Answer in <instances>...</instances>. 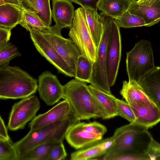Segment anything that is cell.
I'll return each mask as SVG.
<instances>
[{
    "label": "cell",
    "mask_w": 160,
    "mask_h": 160,
    "mask_svg": "<svg viewBox=\"0 0 160 160\" xmlns=\"http://www.w3.org/2000/svg\"><path fill=\"white\" fill-rule=\"evenodd\" d=\"M148 127L133 123L116 130L114 143L104 155L109 160H152L151 146L154 140Z\"/></svg>",
    "instance_id": "1"
},
{
    "label": "cell",
    "mask_w": 160,
    "mask_h": 160,
    "mask_svg": "<svg viewBox=\"0 0 160 160\" xmlns=\"http://www.w3.org/2000/svg\"><path fill=\"white\" fill-rule=\"evenodd\" d=\"M120 93L130 106L136 123L149 128L160 122V108L138 82L124 81Z\"/></svg>",
    "instance_id": "2"
},
{
    "label": "cell",
    "mask_w": 160,
    "mask_h": 160,
    "mask_svg": "<svg viewBox=\"0 0 160 160\" xmlns=\"http://www.w3.org/2000/svg\"><path fill=\"white\" fill-rule=\"evenodd\" d=\"M37 80L17 66L0 67V98L1 99H22L37 92Z\"/></svg>",
    "instance_id": "3"
},
{
    "label": "cell",
    "mask_w": 160,
    "mask_h": 160,
    "mask_svg": "<svg viewBox=\"0 0 160 160\" xmlns=\"http://www.w3.org/2000/svg\"><path fill=\"white\" fill-rule=\"evenodd\" d=\"M63 87L62 98L68 101L80 121L99 118L103 119L102 109L85 82L75 78Z\"/></svg>",
    "instance_id": "4"
},
{
    "label": "cell",
    "mask_w": 160,
    "mask_h": 160,
    "mask_svg": "<svg viewBox=\"0 0 160 160\" xmlns=\"http://www.w3.org/2000/svg\"><path fill=\"white\" fill-rule=\"evenodd\" d=\"M126 65L128 81L138 82L155 67L151 43L145 39L136 43L133 48L127 52Z\"/></svg>",
    "instance_id": "5"
},
{
    "label": "cell",
    "mask_w": 160,
    "mask_h": 160,
    "mask_svg": "<svg viewBox=\"0 0 160 160\" xmlns=\"http://www.w3.org/2000/svg\"><path fill=\"white\" fill-rule=\"evenodd\" d=\"M100 15L103 23V33L97 48V58L96 61L93 64L92 74L89 83L100 90L111 94L106 72L107 51L114 19L102 12L100 13Z\"/></svg>",
    "instance_id": "6"
},
{
    "label": "cell",
    "mask_w": 160,
    "mask_h": 160,
    "mask_svg": "<svg viewBox=\"0 0 160 160\" xmlns=\"http://www.w3.org/2000/svg\"><path fill=\"white\" fill-rule=\"evenodd\" d=\"M68 35L81 54L93 64L96 61L97 48L92 37L82 7L75 10Z\"/></svg>",
    "instance_id": "7"
},
{
    "label": "cell",
    "mask_w": 160,
    "mask_h": 160,
    "mask_svg": "<svg viewBox=\"0 0 160 160\" xmlns=\"http://www.w3.org/2000/svg\"><path fill=\"white\" fill-rule=\"evenodd\" d=\"M40 107L39 100L35 95L22 99L15 103L9 114L8 128L13 131L23 129L27 123L36 117Z\"/></svg>",
    "instance_id": "8"
},
{
    "label": "cell",
    "mask_w": 160,
    "mask_h": 160,
    "mask_svg": "<svg viewBox=\"0 0 160 160\" xmlns=\"http://www.w3.org/2000/svg\"><path fill=\"white\" fill-rule=\"evenodd\" d=\"M121 38L119 27L114 19L107 51L106 72L108 84L110 87L115 82L121 59Z\"/></svg>",
    "instance_id": "9"
},
{
    "label": "cell",
    "mask_w": 160,
    "mask_h": 160,
    "mask_svg": "<svg viewBox=\"0 0 160 160\" xmlns=\"http://www.w3.org/2000/svg\"><path fill=\"white\" fill-rule=\"evenodd\" d=\"M31 38L37 51L57 69L58 73L75 77V75L53 46L40 32L31 31Z\"/></svg>",
    "instance_id": "10"
},
{
    "label": "cell",
    "mask_w": 160,
    "mask_h": 160,
    "mask_svg": "<svg viewBox=\"0 0 160 160\" xmlns=\"http://www.w3.org/2000/svg\"><path fill=\"white\" fill-rule=\"evenodd\" d=\"M61 121L41 129L30 130L24 137L14 143V146L18 155V160L20 158L36 147L50 141H54V134Z\"/></svg>",
    "instance_id": "11"
},
{
    "label": "cell",
    "mask_w": 160,
    "mask_h": 160,
    "mask_svg": "<svg viewBox=\"0 0 160 160\" xmlns=\"http://www.w3.org/2000/svg\"><path fill=\"white\" fill-rule=\"evenodd\" d=\"M41 33L76 75L78 58L81 54L72 40L51 32Z\"/></svg>",
    "instance_id": "12"
},
{
    "label": "cell",
    "mask_w": 160,
    "mask_h": 160,
    "mask_svg": "<svg viewBox=\"0 0 160 160\" xmlns=\"http://www.w3.org/2000/svg\"><path fill=\"white\" fill-rule=\"evenodd\" d=\"M41 99L48 106H52L62 98L64 87L55 75L46 71L38 77V88Z\"/></svg>",
    "instance_id": "13"
},
{
    "label": "cell",
    "mask_w": 160,
    "mask_h": 160,
    "mask_svg": "<svg viewBox=\"0 0 160 160\" xmlns=\"http://www.w3.org/2000/svg\"><path fill=\"white\" fill-rule=\"evenodd\" d=\"M72 111L70 103L65 100L58 103L46 112L39 114L29 123L31 130L41 129L66 118Z\"/></svg>",
    "instance_id": "14"
},
{
    "label": "cell",
    "mask_w": 160,
    "mask_h": 160,
    "mask_svg": "<svg viewBox=\"0 0 160 160\" xmlns=\"http://www.w3.org/2000/svg\"><path fill=\"white\" fill-rule=\"evenodd\" d=\"M72 2L70 0H52V17L55 22L51 27L52 33L62 35V29L71 26L75 12Z\"/></svg>",
    "instance_id": "15"
},
{
    "label": "cell",
    "mask_w": 160,
    "mask_h": 160,
    "mask_svg": "<svg viewBox=\"0 0 160 160\" xmlns=\"http://www.w3.org/2000/svg\"><path fill=\"white\" fill-rule=\"evenodd\" d=\"M102 136L85 130L83 128L82 122H78L70 128L65 138L70 146L76 149H78L101 140Z\"/></svg>",
    "instance_id": "16"
},
{
    "label": "cell",
    "mask_w": 160,
    "mask_h": 160,
    "mask_svg": "<svg viewBox=\"0 0 160 160\" xmlns=\"http://www.w3.org/2000/svg\"><path fill=\"white\" fill-rule=\"evenodd\" d=\"M128 11L142 18L146 27H151L160 21V0L149 5L140 4L137 0H132Z\"/></svg>",
    "instance_id": "17"
},
{
    "label": "cell",
    "mask_w": 160,
    "mask_h": 160,
    "mask_svg": "<svg viewBox=\"0 0 160 160\" xmlns=\"http://www.w3.org/2000/svg\"><path fill=\"white\" fill-rule=\"evenodd\" d=\"M114 143V139L112 136L101 140L72 153L71 160H87L105 155Z\"/></svg>",
    "instance_id": "18"
},
{
    "label": "cell",
    "mask_w": 160,
    "mask_h": 160,
    "mask_svg": "<svg viewBox=\"0 0 160 160\" xmlns=\"http://www.w3.org/2000/svg\"><path fill=\"white\" fill-rule=\"evenodd\" d=\"M138 83L160 108V66H155L144 76Z\"/></svg>",
    "instance_id": "19"
},
{
    "label": "cell",
    "mask_w": 160,
    "mask_h": 160,
    "mask_svg": "<svg viewBox=\"0 0 160 160\" xmlns=\"http://www.w3.org/2000/svg\"><path fill=\"white\" fill-rule=\"evenodd\" d=\"M90 91L100 106L104 115L103 119H108L118 116L116 98L112 94L107 93L90 84Z\"/></svg>",
    "instance_id": "20"
},
{
    "label": "cell",
    "mask_w": 160,
    "mask_h": 160,
    "mask_svg": "<svg viewBox=\"0 0 160 160\" xmlns=\"http://www.w3.org/2000/svg\"><path fill=\"white\" fill-rule=\"evenodd\" d=\"M22 9L14 5L5 4L0 6V27L12 29L21 22Z\"/></svg>",
    "instance_id": "21"
},
{
    "label": "cell",
    "mask_w": 160,
    "mask_h": 160,
    "mask_svg": "<svg viewBox=\"0 0 160 160\" xmlns=\"http://www.w3.org/2000/svg\"><path fill=\"white\" fill-rule=\"evenodd\" d=\"M132 0H100L99 10L114 19L121 17L128 11Z\"/></svg>",
    "instance_id": "22"
},
{
    "label": "cell",
    "mask_w": 160,
    "mask_h": 160,
    "mask_svg": "<svg viewBox=\"0 0 160 160\" xmlns=\"http://www.w3.org/2000/svg\"><path fill=\"white\" fill-rule=\"evenodd\" d=\"M92 37L97 48L100 42L103 31L101 16L97 11L83 8Z\"/></svg>",
    "instance_id": "23"
},
{
    "label": "cell",
    "mask_w": 160,
    "mask_h": 160,
    "mask_svg": "<svg viewBox=\"0 0 160 160\" xmlns=\"http://www.w3.org/2000/svg\"><path fill=\"white\" fill-rule=\"evenodd\" d=\"M22 18L19 23L22 27L30 32L34 31L44 33L52 32L51 27L46 25L33 11L22 8Z\"/></svg>",
    "instance_id": "24"
},
{
    "label": "cell",
    "mask_w": 160,
    "mask_h": 160,
    "mask_svg": "<svg viewBox=\"0 0 160 160\" xmlns=\"http://www.w3.org/2000/svg\"><path fill=\"white\" fill-rule=\"evenodd\" d=\"M60 142L52 140L46 142L28 152L20 158L19 160H48L52 148Z\"/></svg>",
    "instance_id": "25"
},
{
    "label": "cell",
    "mask_w": 160,
    "mask_h": 160,
    "mask_svg": "<svg viewBox=\"0 0 160 160\" xmlns=\"http://www.w3.org/2000/svg\"><path fill=\"white\" fill-rule=\"evenodd\" d=\"M93 63L81 54L78 58L75 78L83 82L89 83Z\"/></svg>",
    "instance_id": "26"
},
{
    "label": "cell",
    "mask_w": 160,
    "mask_h": 160,
    "mask_svg": "<svg viewBox=\"0 0 160 160\" xmlns=\"http://www.w3.org/2000/svg\"><path fill=\"white\" fill-rule=\"evenodd\" d=\"M21 55L18 48L10 42L0 45V67L9 65L12 59Z\"/></svg>",
    "instance_id": "27"
},
{
    "label": "cell",
    "mask_w": 160,
    "mask_h": 160,
    "mask_svg": "<svg viewBox=\"0 0 160 160\" xmlns=\"http://www.w3.org/2000/svg\"><path fill=\"white\" fill-rule=\"evenodd\" d=\"M50 0H36V9L33 12L46 25L51 26L52 13L50 4Z\"/></svg>",
    "instance_id": "28"
},
{
    "label": "cell",
    "mask_w": 160,
    "mask_h": 160,
    "mask_svg": "<svg viewBox=\"0 0 160 160\" xmlns=\"http://www.w3.org/2000/svg\"><path fill=\"white\" fill-rule=\"evenodd\" d=\"M114 19L119 28H128L146 26L142 18L130 13L128 11L119 18Z\"/></svg>",
    "instance_id": "29"
},
{
    "label": "cell",
    "mask_w": 160,
    "mask_h": 160,
    "mask_svg": "<svg viewBox=\"0 0 160 160\" xmlns=\"http://www.w3.org/2000/svg\"><path fill=\"white\" fill-rule=\"evenodd\" d=\"M18 159L11 140H0V160H18Z\"/></svg>",
    "instance_id": "30"
},
{
    "label": "cell",
    "mask_w": 160,
    "mask_h": 160,
    "mask_svg": "<svg viewBox=\"0 0 160 160\" xmlns=\"http://www.w3.org/2000/svg\"><path fill=\"white\" fill-rule=\"evenodd\" d=\"M118 116L126 119L131 123H136V119L129 104L126 101L116 99Z\"/></svg>",
    "instance_id": "31"
},
{
    "label": "cell",
    "mask_w": 160,
    "mask_h": 160,
    "mask_svg": "<svg viewBox=\"0 0 160 160\" xmlns=\"http://www.w3.org/2000/svg\"><path fill=\"white\" fill-rule=\"evenodd\" d=\"M63 142L54 146L51 149L48 160H64L67 156Z\"/></svg>",
    "instance_id": "32"
},
{
    "label": "cell",
    "mask_w": 160,
    "mask_h": 160,
    "mask_svg": "<svg viewBox=\"0 0 160 160\" xmlns=\"http://www.w3.org/2000/svg\"><path fill=\"white\" fill-rule=\"evenodd\" d=\"M82 126L83 129L85 130L102 136L107 131V128L105 126L95 121L89 123L82 122Z\"/></svg>",
    "instance_id": "33"
},
{
    "label": "cell",
    "mask_w": 160,
    "mask_h": 160,
    "mask_svg": "<svg viewBox=\"0 0 160 160\" xmlns=\"http://www.w3.org/2000/svg\"><path fill=\"white\" fill-rule=\"evenodd\" d=\"M72 2L81 6L82 7L97 11L98 4L100 0H71Z\"/></svg>",
    "instance_id": "34"
},
{
    "label": "cell",
    "mask_w": 160,
    "mask_h": 160,
    "mask_svg": "<svg viewBox=\"0 0 160 160\" xmlns=\"http://www.w3.org/2000/svg\"><path fill=\"white\" fill-rule=\"evenodd\" d=\"M11 30L8 28L0 27V45L9 42L11 35Z\"/></svg>",
    "instance_id": "35"
},
{
    "label": "cell",
    "mask_w": 160,
    "mask_h": 160,
    "mask_svg": "<svg viewBox=\"0 0 160 160\" xmlns=\"http://www.w3.org/2000/svg\"><path fill=\"white\" fill-rule=\"evenodd\" d=\"M11 140L8 132L7 128L3 119L0 117V140Z\"/></svg>",
    "instance_id": "36"
},
{
    "label": "cell",
    "mask_w": 160,
    "mask_h": 160,
    "mask_svg": "<svg viewBox=\"0 0 160 160\" xmlns=\"http://www.w3.org/2000/svg\"><path fill=\"white\" fill-rule=\"evenodd\" d=\"M22 8L33 11L36 9V0H20Z\"/></svg>",
    "instance_id": "37"
},
{
    "label": "cell",
    "mask_w": 160,
    "mask_h": 160,
    "mask_svg": "<svg viewBox=\"0 0 160 160\" xmlns=\"http://www.w3.org/2000/svg\"><path fill=\"white\" fill-rule=\"evenodd\" d=\"M151 151L158 159H160V144L154 140L151 145Z\"/></svg>",
    "instance_id": "38"
},
{
    "label": "cell",
    "mask_w": 160,
    "mask_h": 160,
    "mask_svg": "<svg viewBox=\"0 0 160 160\" xmlns=\"http://www.w3.org/2000/svg\"><path fill=\"white\" fill-rule=\"evenodd\" d=\"M5 4L16 5L22 9V7L20 0H3Z\"/></svg>",
    "instance_id": "39"
},
{
    "label": "cell",
    "mask_w": 160,
    "mask_h": 160,
    "mask_svg": "<svg viewBox=\"0 0 160 160\" xmlns=\"http://www.w3.org/2000/svg\"><path fill=\"white\" fill-rule=\"evenodd\" d=\"M157 0H138V3L141 5H149L152 4Z\"/></svg>",
    "instance_id": "40"
},
{
    "label": "cell",
    "mask_w": 160,
    "mask_h": 160,
    "mask_svg": "<svg viewBox=\"0 0 160 160\" xmlns=\"http://www.w3.org/2000/svg\"><path fill=\"white\" fill-rule=\"evenodd\" d=\"M5 4L3 0H0V6Z\"/></svg>",
    "instance_id": "41"
}]
</instances>
